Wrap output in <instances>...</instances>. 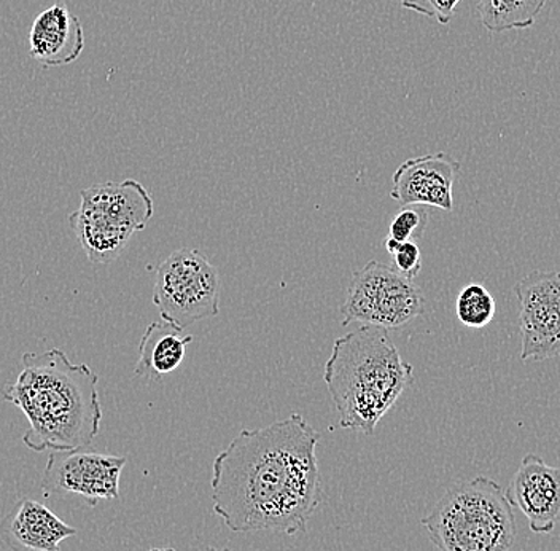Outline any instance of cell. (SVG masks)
<instances>
[{
    "label": "cell",
    "mask_w": 560,
    "mask_h": 551,
    "mask_svg": "<svg viewBox=\"0 0 560 551\" xmlns=\"http://www.w3.org/2000/svg\"><path fill=\"white\" fill-rule=\"evenodd\" d=\"M318 441L300 414L241 431L212 464L213 514L237 535L306 532L325 500Z\"/></svg>",
    "instance_id": "cell-1"
},
{
    "label": "cell",
    "mask_w": 560,
    "mask_h": 551,
    "mask_svg": "<svg viewBox=\"0 0 560 551\" xmlns=\"http://www.w3.org/2000/svg\"><path fill=\"white\" fill-rule=\"evenodd\" d=\"M21 364L2 397L30 421L24 445L35 452L90 447L103 421L97 375L86 364L70 363L61 349L26 353Z\"/></svg>",
    "instance_id": "cell-2"
},
{
    "label": "cell",
    "mask_w": 560,
    "mask_h": 551,
    "mask_svg": "<svg viewBox=\"0 0 560 551\" xmlns=\"http://www.w3.org/2000/svg\"><path fill=\"white\" fill-rule=\"evenodd\" d=\"M412 374L387 330L362 325L339 336L324 371L339 427L373 435L411 384Z\"/></svg>",
    "instance_id": "cell-3"
},
{
    "label": "cell",
    "mask_w": 560,
    "mask_h": 551,
    "mask_svg": "<svg viewBox=\"0 0 560 551\" xmlns=\"http://www.w3.org/2000/svg\"><path fill=\"white\" fill-rule=\"evenodd\" d=\"M420 525L438 551H510L516 537L513 505L488 477L455 483Z\"/></svg>",
    "instance_id": "cell-4"
},
{
    "label": "cell",
    "mask_w": 560,
    "mask_h": 551,
    "mask_svg": "<svg viewBox=\"0 0 560 551\" xmlns=\"http://www.w3.org/2000/svg\"><path fill=\"white\" fill-rule=\"evenodd\" d=\"M79 209L69 217L80 245L93 263H110L120 257L132 234L153 217L149 190L135 179L91 185L80 192Z\"/></svg>",
    "instance_id": "cell-5"
},
{
    "label": "cell",
    "mask_w": 560,
    "mask_h": 551,
    "mask_svg": "<svg viewBox=\"0 0 560 551\" xmlns=\"http://www.w3.org/2000/svg\"><path fill=\"white\" fill-rule=\"evenodd\" d=\"M220 275L208 257L196 249H178L158 266L153 305L161 319L175 329L220 312Z\"/></svg>",
    "instance_id": "cell-6"
},
{
    "label": "cell",
    "mask_w": 560,
    "mask_h": 551,
    "mask_svg": "<svg viewBox=\"0 0 560 551\" xmlns=\"http://www.w3.org/2000/svg\"><path fill=\"white\" fill-rule=\"evenodd\" d=\"M425 311V298L415 280L394 266L370 260L350 280L341 307L342 325L360 322L385 330L401 329Z\"/></svg>",
    "instance_id": "cell-7"
},
{
    "label": "cell",
    "mask_w": 560,
    "mask_h": 551,
    "mask_svg": "<svg viewBox=\"0 0 560 551\" xmlns=\"http://www.w3.org/2000/svg\"><path fill=\"white\" fill-rule=\"evenodd\" d=\"M520 301L521 359L560 356V272H534L514 286Z\"/></svg>",
    "instance_id": "cell-8"
},
{
    "label": "cell",
    "mask_w": 560,
    "mask_h": 551,
    "mask_svg": "<svg viewBox=\"0 0 560 551\" xmlns=\"http://www.w3.org/2000/svg\"><path fill=\"white\" fill-rule=\"evenodd\" d=\"M128 459L105 452L52 451L44 473L47 491L77 494L91 505L120 496V477Z\"/></svg>",
    "instance_id": "cell-9"
},
{
    "label": "cell",
    "mask_w": 560,
    "mask_h": 551,
    "mask_svg": "<svg viewBox=\"0 0 560 551\" xmlns=\"http://www.w3.org/2000/svg\"><path fill=\"white\" fill-rule=\"evenodd\" d=\"M460 163L450 153L409 158L392 177V199L402 206H432L454 209V182Z\"/></svg>",
    "instance_id": "cell-10"
},
{
    "label": "cell",
    "mask_w": 560,
    "mask_h": 551,
    "mask_svg": "<svg viewBox=\"0 0 560 551\" xmlns=\"http://www.w3.org/2000/svg\"><path fill=\"white\" fill-rule=\"evenodd\" d=\"M506 497L523 512L532 532L551 535L560 523V467L546 464L537 455L525 456Z\"/></svg>",
    "instance_id": "cell-11"
},
{
    "label": "cell",
    "mask_w": 560,
    "mask_h": 551,
    "mask_svg": "<svg viewBox=\"0 0 560 551\" xmlns=\"http://www.w3.org/2000/svg\"><path fill=\"white\" fill-rule=\"evenodd\" d=\"M77 532L47 505L30 497L18 501L0 523V539L12 551H61L62 540Z\"/></svg>",
    "instance_id": "cell-12"
},
{
    "label": "cell",
    "mask_w": 560,
    "mask_h": 551,
    "mask_svg": "<svg viewBox=\"0 0 560 551\" xmlns=\"http://www.w3.org/2000/svg\"><path fill=\"white\" fill-rule=\"evenodd\" d=\"M85 48V34L79 18L66 3L58 2L35 16L30 31V51L44 68L72 65Z\"/></svg>",
    "instance_id": "cell-13"
},
{
    "label": "cell",
    "mask_w": 560,
    "mask_h": 551,
    "mask_svg": "<svg viewBox=\"0 0 560 551\" xmlns=\"http://www.w3.org/2000/svg\"><path fill=\"white\" fill-rule=\"evenodd\" d=\"M191 342V335L170 322H152L140 340L136 377L160 379L173 374L184 363Z\"/></svg>",
    "instance_id": "cell-14"
},
{
    "label": "cell",
    "mask_w": 560,
    "mask_h": 551,
    "mask_svg": "<svg viewBox=\"0 0 560 551\" xmlns=\"http://www.w3.org/2000/svg\"><path fill=\"white\" fill-rule=\"evenodd\" d=\"M546 0H479L482 26L492 34L527 30L540 15Z\"/></svg>",
    "instance_id": "cell-15"
},
{
    "label": "cell",
    "mask_w": 560,
    "mask_h": 551,
    "mask_svg": "<svg viewBox=\"0 0 560 551\" xmlns=\"http://www.w3.org/2000/svg\"><path fill=\"white\" fill-rule=\"evenodd\" d=\"M455 312L465 328L485 329L495 318L497 303L485 286L470 284L458 294Z\"/></svg>",
    "instance_id": "cell-16"
},
{
    "label": "cell",
    "mask_w": 560,
    "mask_h": 551,
    "mask_svg": "<svg viewBox=\"0 0 560 551\" xmlns=\"http://www.w3.org/2000/svg\"><path fill=\"white\" fill-rule=\"evenodd\" d=\"M429 225L427 206H402L390 222L388 237L400 242L419 240Z\"/></svg>",
    "instance_id": "cell-17"
},
{
    "label": "cell",
    "mask_w": 560,
    "mask_h": 551,
    "mask_svg": "<svg viewBox=\"0 0 560 551\" xmlns=\"http://www.w3.org/2000/svg\"><path fill=\"white\" fill-rule=\"evenodd\" d=\"M458 2L460 0H405L401 5L419 15L435 18L440 24H447L453 20Z\"/></svg>",
    "instance_id": "cell-18"
},
{
    "label": "cell",
    "mask_w": 560,
    "mask_h": 551,
    "mask_svg": "<svg viewBox=\"0 0 560 551\" xmlns=\"http://www.w3.org/2000/svg\"><path fill=\"white\" fill-rule=\"evenodd\" d=\"M390 255L394 259V268L400 275L415 280L422 269V254H420L419 245L415 241L400 242L397 251Z\"/></svg>",
    "instance_id": "cell-19"
},
{
    "label": "cell",
    "mask_w": 560,
    "mask_h": 551,
    "mask_svg": "<svg viewBox=\"0 0 560 551\" xmlns=\"http://www.w3.org/2000/svg\"><path fill=\"white\" fill-rule=\"evenodd\" d=\"M205 551H231L230 549H215V547H208Z\"/></svg>",
    "instance_id": "cell-20"
},
{
    "label": "cell",
    "mask_w": 560,
    "mask_h": 551,
    "mask_svg": "<svg viewBox=\"0 0 560 551\" xmlns=\"http://www.w3.org/2000/svg\"><path fill=\"white\" fill-rule=\"evenodd\" d=\"M149 551H177V550H174V549H152V550H149Z\"/></svg>",
    "instance_id": "cell-21"
},
{
    "label": "cell",
    "mask_w": 560,
    "mask_h": 551,
    "mask_svg": "<svg viewBox=\"0 0 560 551\" xmlns=\"http://www.w3.org/2000/svg\"><path fill=\"white\" fill-rule=\"evenodd\" d=\"M388 2H405V0H388Z\"/></svg>",
    "instance_id": "cell-22"
}]
</instances>
